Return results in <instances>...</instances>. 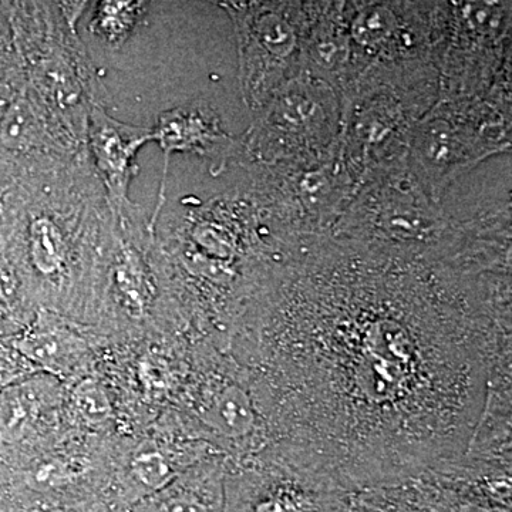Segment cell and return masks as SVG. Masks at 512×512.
Returning a JSON list of instances; mask_svg holds the SVG:
<instances>
[{
    "mask_svg": "<svg viewBox=\"0 0 512 512\" xmlns=\"http://www.w3.org/2000/svg\"><path fill=\"white\" fill-rule=\"evenodd\" d=\"M292 457L343 477L450 458L476 433L510 282L434 255L322 235L269 285Z\"/></svg>",
    "mask_w": 512,
    "mask_h": 512,
    "instance_id": "obj_1",
    "label": "cell"
},
{
    "mask_svg": "<svg viewBox=\"0 0 512 512\" xmlns=\"http://www.w3.org/2000/svg\"><path fill=\"white\" fill-rule=\"evenodd\" d=\"M329 235L448 259L466 254L476 239L470 222L453 220L431 200L407 160L367 177Z\"/></svg>",
    "mask_w": 512,
    "mask_h": 512,
    "instance_id": "obj_2",
    "label": "cell"
},
{
    "mask_svg": "<svg viewBox=\"0 0 512 512\" xmlns=\"http://www.w3.org/2000/svg\"><path fill=\"white\" fill-rule=\"evenodd\" d=\"M510 130V100H439L413 128L407 154L410 173L431 200L441 204L458 177L510 148Z\"/></svg>",
    "mask_w": 512,
    "mask_h": 512,
    "instance_id": "obj_3",
    "label": "cell"
},
{
    "mask_svg": "<svg viewBox=\"0 0 512 512\" xmlns=\"http://www.w3.org/2000/svg\"><path fill=\"white\" fill-rule=\"evenodd\" d=\"M342 97L332 84L303 70L258 110L244 138L252 164L308 163L340 153Z\"/></svg>",
    "mask_w": 512,
    "mask_h": 512,
    "instance_id": "obj_4",
    "label": "cell"
},
{
    "mask_svg": "<svg viewBox=\"0 0 512 512\" xmlns=\"http://www.w3.org/2000/svg\"><path fill=\"white\" fill-rule=\"evenodd\" d=\"M510 3H448L440 100L510 96Z\"/></svg>",
    "mask_w": 512,
    "mask_h": 512,
    "instance_id": "obj_5",
    "label": "cell"
},
{
    "mask_svg": "<svg viewBox=\"0 0 512 512\" xmlns=\"http://www.w3.org/2000/svg\"><path fill=\"white\" fill-rule=\"evenodd\" d=\"M229 12L241 45L245 94L258 111L279 87L305 70L303 46L311 3H232Z\"/></svg>",
    "mask_w": 512,
    "mask_h": 512,
    "instance_id": "obj_6",
    "label": "cell"
},
{
    "mask_svg": "<svg viewBox=\"0 0 512 512\" xmlns=\"http://www.w3.org/2000/svg\"><path fill=\"white\" fill-rule=\"evenodd\" d=\"M151 141H157L163 148L165 161L163 181L150 228L157 224L165 201V181L171 154H197L210 163V173L218 177L244 151V140H237L225 133L217 114L201 103L178 107L161 114L156 127L151 128Z\"/></svg>",
    "mask_w": 512,
    "mask_h": 512,
    "instance_id": "obj_7",
    "label": "cell"
},
{
    "mask_svg": "<svg viewBox=\"0 0 512 512\" xmlns=\"http://www.w3.org/2000/svg\"><path fill=\"white\" fill-rule=\"evenodd\" d=\"M87 138L93 153L94 173L106 188L114 224H124L138 214L128 201V187L138 174L137 153L151 141V128L120 123L99 104H93L87 120Z\"/></svg>",
    "mask_w": 512,
    "mask_h": 512,
    "instance_id": "obj_8",
    "label": "cell"
},
{
    "mask_svg": "<svg viewBox=\"0 0 512 512\" xmlns=\"http://www.w3.org/2000/svg\"><path fill=\"white\" fill-rule=\"evenodd\" d=\"M15 350L42 372L69 377L86 362L89 346L60 316L42 311L29 329L15 340Z\"/></svg>",
    "mask_w": 512,
    "mask_h": 512,
    "instance_id": "obj_9",
    "label": "cell"
},
{
    "mask_svg": "<svg viewBox=\"0 0 512 512\" xmlns=\"http://www.w3.org/2000/svg\"><path fill=\"white\" fill-rule=\"evenodd\" d=\"M74 204L67 202L66 211H53V201L46 200V211H37L30 218L26 238L30 264L46 278H55L66 268L69 241L63 224Z\"/></svg>",
    "mask_w": 512,
    "mask_h": 512,
    "instance_id": "obj_10",
    "label": "cell"
},
{
    "mask_svg": "<svg viewBox=\"0 0 512 512\" xmlns=\"http://www.w3.org/2000/svg\"><path fill=\"white\" fill-rule=\"evenodd\" d=\"M201 419L221 436L242 439L254 431L256 413L249 394L237 384H229L215 393Z\"/></svg>",
    "mask_w": 512,
    "mask_h": 512,
    "instance_id": "obj_11",
    "label": "cell"
},
{
    "mask_svg": "<svg viewBox=\"0 0 512 512\" xmlns=\"http://www.w3.org/2000/svg\"><path fill=\"white\" fill-rule=\"evenodd\" d=\"M45 404L33 380H23L0 390V446L19 443Z\"/></svg>",
    "mask_w": 512,
    "mask_h": 512,
    "instance_id": "obj_12",
    "label": "cell"
},
{
    "mask_svg": "<svg viewBox=\"0 0 512 512\" xmlns=\"http://www.w3.org/2000/svg\"><path fill=\"white\" fill-rule=\"evenodd\" d=\"M148 512H222L224 494L220 474H200L187 483L170 484Z\"/></svg>",
    "mask_w": 512,
    "mask_h": 512,
    "instance_id": "obj_13",
    "label": "cell"
},
{
    "mask_svg": "<svg viewBox=\"0 0 512 512\" xmlns=\"http://www.w3.org/2000/svg\"><path fill=\"white\" fill-rule=\"evenodd\" d=\"M113 278L117 295L128 312L144 315L153 299L154 289L146 266L134 249L121 248L114 265Z\"/></svg>",
    "mask_w": 512,
    "mask_h": 512,
    "instance_id": "obj_14",
    "label": "cell"
},
{
    "mask_svg": "<svg viewBox=\"0 0 512 512\" xmlns=\"http://www.w3.org/2000/svg\"><path fill=\"white\" fill-rule=\"evenodd\" d=\"M42 134V123L28 100L13 101L0 120V144L10 151L35 147Z\"/></svg>",
    "mask_w": 512,
    "mask_h": 512,
    "instance_id": "obj_15",
    "label": "cell"
},
{
    "mask_svg": "<svg viewBox=\"0 0 512 512\" xmlns=\"http://www.w3.org/2000/svg\"><path fill=\"white\" fill-rule=\"evenodd\" d=\"M140 6V3L133 2L101 3L96 20H93L94 29L109 42H120L126 39L136 23Z\"/></svg>",
    "mask_w": 512,
    "mask_h": 512,
    "instance_id": "obj_16",
    "label": "cell"
},
{
    "mask_svg": "<svg viewBox=\"0 0 512 512\" xmlns=\"http://www.w3.org/2000/svg\"><path fill=\"white\" fill-rule=\"evenodd\" d=\"M73 403L80 417L92 426L107 423L113 416L106 390L92 377L83 379L74 387Z\"/></svg>",
    "mask_w": 512,
    "mask_h": 512,
    "instance_id": "obj_17",
    "label": "cell"
},
{
    "mask_svg": "<svg viewBox=\"0 0 512 512\" xmlns=\"http://www.w3.org/2000/svg\"><path fill=\"white\" fill-rule=\"evenodd\" d=\"M131 471L138 483L153 491H163L177 478V470L170 458L157 450L137 454L131 461Z\"/></svg>",
    "mask_w": 512,
    "mask_h": 512,
    "instance_id": "obj_18",
    "label": "cell"
},
{
    "mask_svg": "<svg viewBox=\"0 0 512 512\" xmlns=\"http://www.w3.org/2000/svg\"><path fill=\"white\" fill-rule=\"evenodd\" d=\"M73 476L74 470L69 464L60 460H49L43 461L30 471L29 481L37 490H47L60 487L72 480Z\"/></svg>",
    "mask_w": 512,
    "mask_h": 512,
    "instance_id": "obj_19",
    "label": "cell"
},
{
    "mask_svg": "<svg viewBox=\"0 0 512 512\" xmlns=\"http://www.w3.org/2000/svg\"><path fill=\"white\" fill-rule=\"evenodd\" d=\"M33 369L28 360H16L10 353L0 352V390L23 382L28 370Z\"/></svg>",
    "mask_w": 512,
    "mask_h": 512,
    "instance_id": "obj_20",
    "label": "cell"
},
{
    "mask_svg": "<svg viewBox=\"0 0 512 512\" xmlns=\"http://www.w3.org/2000/svg\"><path fill=\"white\" fill-rule=\"evenodd\" d=\"M141 377L150 390L163 392L168 386V369L163 360L154 359V357L146 360L141 366Z\"/></svg>",
    "mask_w": 512,
    "mask_h": 512,
    "instance_id": "obj_21",
    "label": "cell"
},
{
    "mask_svg": "<svg viewBox=\"0 0 512 512\" xmlns=\"http://www.w3.org/2000/svg\"><path fill=\"white\" fill-rule=\"evenodd\" d=\"M256 512H305L298 501L293 500L289 495H275L262 501L256 507Z\"/></svg>",
    "mask_w": 512,
    "mask_h": 512,
    "instance_id": "obj_22",
    "label": "cell"
},
{
    "mask_svg": "<svg viewBox=\"0 0 512 512\" xmlns=\"http://www.w3.org/2000/svg\"><path fill=\"white\" fill-rule=\"evenodd\" d=\"M16 293V282L12 274L0 266V306L9 305Z\"/></svg>",
    "mask_w": 512,
    "mask_h": 512,
    "instance_id": "obj_23",
    "label": "cell"
},
{
    "mask_svg": "<svg viewBox=\"0 0 512 512\" xmlns=\"http://www.w3.org/2000/svg\"><path fill=\"white\" fill-rule=\"evenodd\" d=\"M50 512H63V511H60V510H55V511H50Z\"/></svg>",
    "mask_w": 512,
    "mask_h": 512,
    "instance_id": "obj_24",
    "label": "cell"
}]
</instances>
